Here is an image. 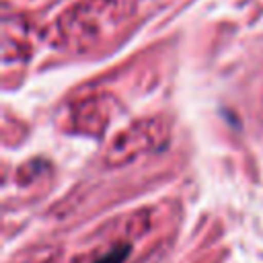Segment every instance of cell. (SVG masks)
<instances>
[{"mask_svg":"<svg viewBox=\"0 0 263 263\" xmlns=\"http://www.w3.org/2000/svg\"><path fill=\"white\" fill-rule=\"evenodd\" d=\"M132 253V245L123 242V245H117L115 249H111L107 255H103L101 259H97L95 263H125L127 255Z\"/></svg>","mask_w":263,"mask_h":263,"instance_id":"4","label":"cell"},{"mask_svg":"<svg viewBox=\"0 0 263 263\" xmlns=\"http://www.w3.org/2000/svg\"><path fill=\"white\" fill-rule=\"evenodd\" d=\"M127 14L123 0H78L55 18L47 31L49 41L74 53L97 49L119 31Z\"/></svg>","mask_w":263,"mask_h":263,"instance_id":"1","label":"cell"},{"mask_svg":"<svg viewBox=\"0 0 263 263\" xmlns=\"http://www.w3.org/2000/svg\"><path fill=\"white\" fill-rule=\"evenodd\" d=\"M113 99L107 95L84 97L72 105L70 119L82 129H103L111 121Z\"/></svg>","mask_w":263,"mask_h":263,"instance_id":"3","label":"cell"},{"mask_svg":"<svg viewBox=\"0 0 263 263\" xmlns=\"http://www.w3.org/2000/svg\"><path fill=\"white\" fill-rule=\"evenodd\" d=\"M166 136L168 127L162 117H142L121 129V134L111 144V152L115 156L136 154L150 146H160L162 142H166Z\"/></svg>","mask_w":263,"mask_h":263,"instance_id":"2","label":"cell"}]
</instances>
